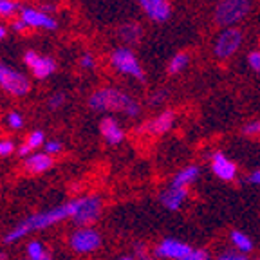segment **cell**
I'll list each match as a JSON object with an SVG mask.
<instances>
[{"label":"cell","mask_w":260,"mask_h":260,"mask_svg":"<svg viewBox=\"0 0 260 260\" xmlns=\"http://www.w3.org/2000/svg\"><path fill=\"white\" fill-rule=\"evenodd\" d=\"M89 107L96 112H123L128 118H136L141 112V107L134 98L112 87L94 90L89 98Z\"/></svg>","instance_id":"7a4b0ae2"},{"label":"cell","mask_w":260,"mask_h":260,"mask_svg":"<svg viewBox=\"0 0 260 260\" xmlns=\"http://www.w3.org/2000/svg\"><path fill=\"white\" fill-rule=\"evenodd\" d=\"M0 89L11 96L22 98L27 96L31 90V81L20 71L13 69L8 63L0 61Z\"/></svg>","instance_id":"8992f818"},{"label":"cell","mask_w":260,"mask_h":260,"mask_svg":"<svg viewBox=\"0 0 260 260\" xmlns=\"http://www.w3.org/2000/svg\"><path fill=\"white\" fill-rule=\"evenodd\" d=\"M119 260H138V258L132 255H123V256H119Z\"/></svg>","instance_id":"ab89813d"},{"label":"cell","mask_w":260,"mask_h":260,"mask_svg":"<svg viewBox=\"0 0 260 260\" xmlns=\"http://www.w3.org/2000/svg\"><path fill=\"white\" fill-rule=\"evenodd\" d=\"M191 246L183 240H175V239H165L162 242H159L154 249V255L157 258L162 260H181L191 251Z\"/></svg>","instance_id":"30bf717a"},{"label":"cell","mask_w":260,"mask_h":260,"mask_svg":"<svg viewBox=\"0 0 260 260\" xmlns=\"http://www.w3.org/2000/svg\"><path fill=\"white\" fill-rule=\"evenodd\" d=\"M230 239H232V244L235 246L237 251L240 253H249L253 249V242L251 239H249L248 235H244L242 232H232V235H230Z\"/></svg>","instance_id":"ffe728a7"},{"label":"cell","mask_w":260,"mask_h":260,"mask_svg":"<svg viewBox=\"0 0 260 260\" xmlns=\"http://www.w3.org/2000/svg\"><path fill=\"white\" fill-rule=\"evenodd\" d=\"M20 20L25 22L27 27H42V29H53L58 27V22L53 16H49L42 9H32V8H20Z\"/></svg>","instance_id":"8fae6325"},{"label":"cell","mask_w":260,"mask_h":260,"mask_svg":"<svg viewBox=\"0 0 260 260\" xmlns=\"http://www.w3.org/2000/svg\"><path fill=\"white\" fill-rule=\"evenodd\" d=\"M73 215H74V201L60 204V206L49 208V210L44 211H37V213H32L27 219L22 220L20 224H16L13 230H9L4 235V244H15L18 240L25 239L27 235H31V233L44 232V230L54 226V224H60L63 220L73 219Z\"/></svg>","instance_id":"6da1fadb"},{"label":"cell","mask_w":260,"mask_h":260,"mask_svg":"<svg viewBox=\"0 0 260 260\" xmlns=\"http://www.w3.org/2000/svg\"><path fill=\"white\" fill-rule=\"evenodd\" d=\"M42 260H53V258H51V255H49V253H47V255H45V256H44V258H42Z\"/></svg>","instance_id":"b9f144b4"},{"label":"cell","mask_w":260,"mask_h":260,"mask_svg":"<svg viewBox=\"0 0 260 260\" xmlns=\"http://www.w3.org/2000/svg\"><path fill=\"white\" fill-rule=\"evenodd\" d=\"M80 65L83 67V69H94V65H96V60H94V56L90 53H85V54H81Z\"/></svg>","instance_id":"1f68e13d"},{"label":"cell","mask_w":260,"mask_h":260,"mask_svg":"<svg viewBox=\"0 0 260 260\" xmlns=\"http://www.w3.org/2000/svg\"><path fill=\"white\" fill-rule=\"evenodd\" d=\"M6 123L11 130H20L24 126V116H22L18 110H11L8 114V118H6Z\"/></svg>","instance_id":"cb8c5ba5"},{"label":"cell","mask_w":260,"mask_h":260,"mask_svg":"<svg viewBox=\"0 0 260 260\" xmlns=\"http://www.w3.org/2000/svg\"><path fill=\"white\" fill-rule=\"evenodd\" d=\"M25 253H27V260H42L47 251H45L44 244L40 240H31L27 244V248H25Z\"/></svg>","instance_id":"7402d4cb"},{"label":"cell","mask_w":260,"mask_h":260,"mask_svg":"<svg viewBox=\"0 0 260 260\" xmlns=\"http://www.w3.org/2000/svg\"><path fill=\"white\" fill-rule=\"evenodd\" d=\"M6 35H8V27H6V25L0 24V40H4Z\"/></svg>","instance_id":"f35d334b"},{"label":"cell","mask_w":260,"mask_h":260,"mask_svg":"<svg viewBox=\"0 0 260 260\" xmlns=\"http://www.w3.org/2000/svg\"><path fill=\"white\" fill-rule=\"evenodd\" d=\"M211 172L220 179V181H233L237 177L235 162L230 161L222 152H215L211 155Z\"/></svg>","instance_id":"5bb4252c"},{"label":"cell","mask_w":260,"mask_h":260,"mask_svg":"<svg viewBox=\"0 0 260 260\" xmlns=\"http://www.w3.org/2000/svg\"><path fill=\"white\" fill-rule=\"evenodd\" d=\"M44 152L47 155H56V154H60L61 152V143L58 141V139H49V141H45V145H44Z\"/></svg>","instance_id":"4316f807"},{"label":"cell","mask_w":260,"mask_h":260,"mask_svg":"<svg viewBox=\"0 0 260 260\" xmlns=\"http://www.w3.org/2000/svg\"><path fill=\"white\" fill-rule=\"evenodd\" d=\"M175 121V112L174 110H165L157 116V118L150 119V121L145 125L146 132H150V134H165L168 130L174 126Z\"/></svg>","instance_id":"e0dca14e"},{"label":"cell","mask_w":260,"mask_h":260,"mask_svg":"<svg viewBox=\"0 0 260 260\" xmlns=\"http://www.w3.org/2000/svg\"><path fill=\"white\" fill-rule=\"evenodd\" d=\"M199 175V168L190 165V167L183 168V170H179L177 174L174 175L172 179V186H179V188H188L191 183H193L195 179Z\"/></svg>","instance_id":"ac0fdd59"},{"label":"cell","mask_w":260,"mask_h":260,"mask_svg":"<svg viewBox=\"0 0 260 260\" xmlns=\"http://www.w3.org/2000/svg\"><path fill=\"white\" fill-rule=\"evenodd\" d=\"M240 44H242V31H240V29H237V27L224 29L215 40L213 54H215L219 60H228V58H232L233 54L239 51Z\"/></svg>","instance_id":"ba28073f"},{"label":"cell","mask_w":260,"mask_h":260,"mask_svg":"<svg viewBox=\"0 0 260 260\" xmlns=\"http://www.w3.org/2000/svg\"><path fill=\"white\" fill-rule=\"evenodd\" d=\"M248 63L255 73H260V51H251L248 54Z\"/></svg>","instance_id":"f546056e"},{"label":"cell","mask_w":260,"mask_h":260,"mask_svg":"<svg viewBox=\"0 0 260 260\" xmlns=\"http://www.w3.org/2000/svg\"><path fill=\"white\" fill-rule=\"evenodd\" d=\"M24 63L31 69L32 76L37 80H45L56 71V61L51 56H42L37 51H25Z\"/></svg>","instance_id":"9c48e42d"},{"label":"cell","mask_w":260,"mask_h":260,"mask_svg":"<svg viewBox=\"0 0 260 260\" xmlns=\"http://www.w3.org/2000/svg\"><path fill=\"white\" fill-rule=\"evenodd\" d=\"M16 154L20 155L22 159H27L29 155L32 154V148H31V146L27 145V143H22V145L18 146V148H16Z\"/></svg>","instance_id":"836d02e7"},{"label":"cell","mask_w":260,"mask_h":260,"mask_svg":"<svg viewBox=\"0 0 260 260\" xmlns=\"http://www.w3.org/2000/svg\"><path fill=\"white\" fill-rule=\"evenodd\" d=\"M165 98H167V94L162 92V90H161V92H155L154 96H152V100H150V105H159Z\"/></svg>","instance_id":"8d00e7d4"},{"label":"cell","mask_w":260,"mask_h":260,"mask_svg":"<svg viewBox=\"0 0 260 260\" xmlns=\"http://www.w3.org/2000/svg\"><path fill=\"white\" fill-rule=\"evenodd\" d=\"M74 201V215L73 222L78 228H89L96 220H100L103 211V199L100 195H83Z\"/></svg>","instance_id":"3957f363"},{"label":"cell","mask_w":260,"mask_h":260,"mask_svg":"<svg viewBox=\"0 0 260 260\" xmlns=\"http://www.w3.org/2000/svg\"><path fill=\"white\" fill-rule=\"evenodd\" d=\"M63 102H65V94L63 92H56V94H53V96L49 98L47 107L51 110H56V109H60V107L63 105Z\"/></svg>","instance_id":"83f0119b"},{"label":"cell","mask_w":260,"mask_h":260,"mask_svg":"<svg viewBox=\"0 0 260 260\" xmlns=\"http://www.w3.org/2000/svg\"><path fill=\"white\" fill-rule=\"evenodd\" d=\"M109 61L112 65L114 71H118L119 74L134 78L138 81H145V71H143L141 63L138 61L136 54L130 51L128 47H118L114 49L109 56Z\"/></svg>","instance_id":"5b68a950"},{"label":"cell","mask_w":260,"mask_h":260,"mask_svg":"<svg viewBox=\"0 0 260 260\" xmlns=\"http://www.w3.org/2000/svg\"><path fill=\"white\" fill-rule=\"evenodd\" d=\"M136 258L138 260H148V253H146L145 246H141V244L136 246Z\"/></svg>","instance_id":"e575fe53"},{"label":"cell","mask_w":260,"mask_h":260,"mask_svg":"<svg viewBox=\"0 0 260 260\" xmlns=\"http://www.w3.org/2000/svg\"><path fill=\"white\" fill-rule=\"evenodd\" d=\"M145 15L152 22H167L172 15V6L168 0H138Z\"/></svg>","instance_id":"7c38bea8"},{"label":"cell","mask_w":260,"mask_h":260,"mask_svg":"<svg viewBox=\"0 0 260 260\" xmlns=\"http://www.w3.org/2000/svg\"><path fill=\"white\" fill-rule=\"evenodd\" d=\"M251 183H255V184H258V186H260V170L255 172V174L251 175Z\"/></svg>","instance_id":"74e56055"},{"label":"cell","mask_w":260,"mask_h":260,"mask_svg":"<svg viewBox=\"0 0 260 260\" xmlns=\"http://www.w3.org/2000/svg\"><path fill=\"white\" fill-rule=\"evenodd\" d=\"M242 132L246 136H260V121L248 123V125L242 128Z\"/></svg>","instance_id":"d6a6232c"},{"label":"cell","mask_w":260,"mask_h":260,"mask_svg":"<svg viewBox=\"0 0 260 260\" xmlns=\"http://www.w3.org/2000/svg\"><path fill=\"white\" fill-rule=\"evenodd\" d=\"M181 260H211V258L204 249H191V251Z\"/></svg>","instance_id":"f1b7e54d"},{"label":"cell","mask_w":260,"mask_h":260,"mask_svg":"<svg viewBox=\"0 0 260 260\" xmlns=\"http://www.w3.org/2000/svg\"><path fill=\"white\" fill-rule=\"evenodd\" d=\"M100 134L103 136V139L109 145H119L125 139V132H123L121 125L110 116H107V118H103L100 121Z\"/></svg>","instance_id":"2e32d148"},{"label":"cell","mask_w":260,"mask_h":260,"mask_svg":"<svg viewBox=\"0 0 260 260\" xmlns=\"http://www.w3.org/2000/svg\"><path fill=\"white\" fill-rule=\"evenodd\" d=\"M54 167V157L47 155L45 152H32L27 159H24V170L25 174L40 175L49 172Z\"/></svg>","instance_id":"4fadbf2b"},{"label":"cell","mask_w":260,"mask_h":260,"mask_svg":"<svg viewBox=\"0 0 260 260\" xmlns=\"http://www.w3.org/2000/svg\"><path fill=\"white\" fill-rule=\"evenodd\" d=\"M188 199V188H179V186H168L165 191H161L159 195V201L167 210L175 211L183 206L184 201Z\"/></svg>","instance_id":"9a60e30c"},{"label":"cell","mask_w":260,"mask_h":260,"mask_svg":"<svg viewBox=\"0 0 260 260\" xmlns=\"http://www.w3.org/2000/svg\"><path fill=\"white\" fill-rule=\"evenodd\" d=\"M249 9H251L249 0H220L213 13V18L217 25L230 29L239 24L242 18H246Z\"/></svg>","instance_id":"277c9868"},{"label":"cell","mask_w":260,"mask_h":260,"mask_svg":"<svg viewBox=\"0 0 260 260\" xmlns=\"http://www.w3.org/2000/svg\"><path fill=\"white\" fill-rule=\"evenodd\" d=\"M11 27L15 29L16 32H24L25 29H27V25H25V22H22L20 18H18V20H15V22H13V24H11Z\"/></svg>","instance_id":"d590c367"},{"label":"cell","mask_w":260,"mask_h":260,"mask_svg":"<svg viewBox=\"0 0 260 260\" xmlns=\"http://www.w3.org/2000/svg\"><path fill=\"white\" fill-rule=\"evenodd\" d=\"M0 260H8V256H6V253L0 251Z\"/></svg>","instance_id":"60d3db41"},{"label":"cell","mask_w":260,"mask_h":260,"mask_svg":"<svg viewBox=\"0 0 260 260\" xmlns=\"http://www.w3.org/2000/svg\"><path fill=\"white\" fill-rule=\"evenodd\" d=\"M217 260H248V258L240 251H224V253H220Z\"/></svg>","instance_id":"4dcf8cb0"},{"label":"cell","mask_w":260,"mask_h":260,"mask_svg":"<svg viewBox=\"0 0 260 260\" xmlns=\"http://www.w3.org/2000/svg\"><path fill=\"white\" fill-rule=\"evenodd\" d=\"M188 63H190V56H188V53H177L170 61H168V67H167L168 74H179L181 71L186 69Z\"/></svg>","instance_id":"44dd1931"},{"label":"cell","mask_w":260,"mask_h":260,"mask_svg":"<svg viewBox=\"0 0 260 260\" xmlns=\"http://www.w3.org/2000/svg\"><path fill=\"white\" fill-rule=\"evenodd\" d=\"M16 11H20L16 2H13V0H0V16H13Z\"/></svg>","instance_id":"d4e9b609"},{"label":"cell","mask_w":260,"mask_h":260,"mask_svg":"<svg viewBox=\"0 0 260 260\" xmlns=\"http://www.w3.org/2000/svg\"><path fill=\"white\" fill-rule=\"evenodd\" d=\"M18 146L15 145L13 139H0V157H8L13 152H16Z\"/></svg>","instance_id":"484cf974"},{"label":"cell","mask_w":260,"mask_h":260,"mask_svg":"<svg viewBox=\"0 0 260 260\" xmlns=\"http://www.w3.org/2000/svg\"><path fill=\"white\" fill-rule=\"evenodd\" d=\"M45 134L42 132V130H32L31 134L25 138V143H27L29 146H31L32 150H37V148H40V146L45 145Z\"/></svg>","instance_id":"603a6c76"},{"label":"cell","mask_w":260,"mask_h":260,"mask_svg":"<svg viewBox=\"0 0 260 260\" xmlns=\"http://www.w3.org/2000/svg\"><path fill=\"white\" fill-rule=\"evenodd\" d=\"M141 35L143 31L139 24H125L119 27V38L126 44H138L141 40Z\"/></svg>","instance_id":"d6986e66"},{"label":"cell","mask_w":260,"mask_h":260,"mask_svg":"<svg viewBox=\"0 0 260 260\" xmlns=\"http://www.w3.org/2000/svg\"><path fill=\"white\" fill-rule=\"evenodd\" d=\"M103 237L102 233L94 230L92 226L89 228H78L69 235V248L78 255H90L102 248Z\"/></svg>","instance_id":"52a82bcc"}]
</instances>
